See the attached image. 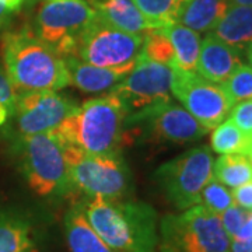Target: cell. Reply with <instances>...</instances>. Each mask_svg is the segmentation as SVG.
Returning <instances> with one entry per match:
<instances>
[{"label": "cell", "mask_w": 252, "mask_h": 252, "mask_svg": "<svg viewBox=\"0 0 252 252\" xmlns=\"http://www.w3.org/2000/svg\"><path fill=\"white\" fill-rule=\"evenodd\" d=\"M10 14H11V11L7 9L4 1L0 0V30L7 24V21L10 20Z\"/></svg>", "instance_id": "obj_32"}, {"label": "cell", "mask_w": 252, "mask_h": 252, "mask_svg": "<svg viewBox=\"0 0 252 252\" xmlns=\"http://www.w3.org/2000/svg\"><path fill=\"white\" fill-rule=\"evenodd\" d=\"M63 61L69 74V84L89 94L109 93L126 76L124 73L94 66L76 56L63 58Z\"/></svg>", "instance_id": "obj_16"}, {"label": "cell", "mask_w": 252, "mask_h": 252, "mask_svg": "<svg viewBox=\"0 0 252 252\" xmlns=\"http://www.w3.org/2000/svg\"><path fill=\"white\" fill-rule=\"evenodd\" d=\"M17 97V91L14 90L13 84L10 83L4 69L0 66V102L6 105L11 111V114L14 112Z\"/></svg>", "instance_id": "obj_30"}, {"label": "cell", "mask_w": 252, "mask_h": 252, "mask_svg": "<svg viewBox=\"0 0 252 252\" xmlns=\"http://www.w3.org/2000/svg\"><path fill=\"white\" fill-rule=\"evenodd\" d=\"M158 248L161 252H231L219 216L202 205L162 217Z\"/></svg>", "instance_id": "obj_5"}, {"label": "cell", "mask_w": 252, "mask_h": 252, "mask_svg": "<svg viewBox=\"0 0 252 252\" xmlns=\"http://www.w3.org/2000/svg\"><path fill=\"white\" fill-rule=\"evenodd\" d=\"M87 3L102 21L129 34L146 35L164 27L146 17L132 0H87Z\"/></svg>", "instance_id": "obj_15"}, {"label": "cell", "mask_w": 252, "mask_h": 252, "mask_svg": "<svg viewBox=\"0 0 252 252\" xmlns=\"http://www.w3.org/2000/svg\"><path fill=\"white\" fill-rule=\"evenodd\" d=\"M241 64V52L233 46L227 45L213 32H209L200 42L196 73L203 79L221 84Z\"/></svg>", "instance_id": "obj_14"}, {"label": "cell", "mask_w": 252, "mask_h": 252, "mask_svg": "<svg viewBox=\"0 0 252 252\" xmlns=\"http://www.w3.org/2000/svg\"><path fill=\"white\" fill-rule=\"evenodd\" d=\"M1 58L4 72L17 94L59 91L69 84L62 56L30 27L3 34Z\"/></svg>", "instance_id": "obj_2"}, {"label": "cell", "mask_w": 252, "mask_h": 252, "mask_svg": "<svg viewBox=\"0 0 252 252\" xmlns=\"http://www.w3.org/2000/svg\"><path fill=\"white\" fill-rule=\"evenodd\" d=\"M95 16L84 0H46L38 9L34 31L62 58L76 56L81 34Z\"/></svg>", "instance_id": "obj_10"}, {"label": "cell", "mask_w": 252, "mask_h": 252, "mask_svg": "<svg viewBox=\"0 0 252 252\" xmlns=\"http://www.w3.org/2000/svg\"><path fill=\"white\" fill-rule=\"evenodd\" d=\"M220 86L234 102V105L245 99H252V66L243 63Z\"/></svg>", "instance_id": "obj_26"}, {"label": "cell", "mask_w": 252, "mask_h": 252, "mask_svg": "<svg viewBox=\"0 0 252 252\" xmlns=\"http://www.w3.org/2000/svg\"><path fill=\"white\" fill-rule=\"evenodd\" d=\"M63 225L70 252H115L87 221L80 203L66 212Z\"/></svg>", "instance_id": "obj_17"}, {"label": "cell", "mask_w": 252, "mask_h": 252, "mask_svg": "<svg viewBox=\"0 0 252 252\" xmlns=\"http://www.w3.org/2000/svg\"><path fill=\"white\" fill-rule=\"evenodd\" d=\"M143 35L111 27L98 16L83 31L76 58L94 66L127 74L142 52Z\"/></svg>", "instance_id": "obj_9"}, {"label": "cell", "mask_w": 252, "mask_h": 252, "mask_svg": "<svg viewBox=\"0 0 252 252\" xmlns=\"http://www.w3.org/2000/svg\"><path fill=\"white\" fill-rule=\"evenodd\" d=\"M231 195L234 205L252 212V181L233 189Z\"/></svg>", "instance_id": "obj_31"}, {"label": "cell", "mask_w": 252, "mask_h": 252, "mask_svg": "<svg viewBox=\"0 0 252 252\" xmlns=\"http://www.w3.org/2000/svg\"><path fill=\"white\" fill-rule=\"evenodd\" d=\"M4 1V4L7 6V9L10 11H16L21 7V4H23V1L24 0H3Z\"/></svg>", "instance_id": "obj_34"}, {"label": "cell", "mask_w": 252, "mask_h": 252, "mask_svg": "<svg viewBox=\"0 0 252 252\" xmlns=\"http://www.w3.org/2000/svg\"><path fill=\"white\" fill-rule=\"evenodd\" d=\"M161 31L170 39L174 54V67L185 72H196L199 52H200V35L199 32L182 26L180 23H172L161 27Z\"/></svg>", "instance_id": "obj_21"}, {"label": "cell", "mask_w": 252, "mask_h": 252, "mask_svg": "<svg viewBox=\"0 0 252 252\" xmlns=\"http://www.w3.org/2000/svg\"><path fill=\"white\" fill-rule=\"evenodd\" d=\"M230 4H241V6H252V0H228Z\"/></svg>", "instance_id": "obj_35"}, {"label": "cell", "mask_w": 252, "mask_h": 252, "mask_svg": "<svg viewBox=\"0 0 252 252\" xmlns=\"http://www.w3.org/2000/svg\"><path fill=\"white\" fill-rule=\"evenodd\" d=\"M212 32L227 45L247 52L252 46V6L230 4Z\"/></svg>", "instance_id": "obj_18"}, {"label": "cell", "mask_w": 252, "mask_h": 252, "mask_svg": "<svg viewBox=\"0 0 252 252\" xmlns=\"http://www.w3.org/2000/svg\"><path fill=\"white\" fill-rule=\"evenodd\" d=\"M32 225L16 212L0 210V252H34Z\"/></svg>", "instance_id": "obj_20"}, {"label": "cell", "mask_w": 252, "mask_h": 252, "mask_svg": "<svg viewBox=\"0 0 252 252\" xmlns=\"http://www.w3.org/2000/svg\"><path fill=\"white\" fill-rule=\"evenodd\" d=\"M79 104L56 91L23 93L16 101L14 112L20 135L54 132Z\"/></svg>", "instance_id": "obj_13"}, {"label": "cell", "mask_w": 252, "mask_h": 252, "mask_svg": "<svg viewBox=\"0 0 252 252\" xmlns=\"http://www.w3.org/2000/svg\"><path fill=\"white\" fill-rule=\"evenodd\" d=\"M171 94L207 130L225 121L234 107L221 86L203 79L196 72L177 67H174Z\"/></svg>", "instance_id": "obj_11"}, {"label": "cell", "mask_w": 252, "mask_h": 252, "mask_svg": "<svg viewBox=\"0 0 252 252\" xmlns=\"http://www.w3.org/2000/svg\"><path fill=\"white\" fill-rule=\"evenodd\" d=\"M247 56H248V61L251 63L252 66V46L251 48H248V51H247Z\"/></svg>", "instance_id": "obj_36"}, {"label": "cell", "mask_w": 252, "mask_h": 252, "mask_svg": "<svg viewBox=\"0 0 252 252\" xmlns=\"http://www.w3.org/2000/svg\"><path fill=\"white\" fill-rule=\"evenodd\" d=\"M125 107L114 94L84 101L63 121L54 133L66 146L86 153H121L126 143Z\"/></svg>", "instance_id": "obj_3"}, {"label": "cell", "mask_w": 252, "mask_h": 252, "mask_svg": "<svg viewBox=\"0 0 252 252\" xmlns=\"http://www.w3.org/2000/svg\"><path fill=\"white\" fill-rule=\"evenodd\" d=\"M140 56L153 62L172 66L175 64V54L170 39L161 31V28L153 30L143 35V45Z\"/></svg>", "instance_id": "obj_25"}, {"label": "cell", "mask_w": 252, "mask_h": 252, "mask_svg": "<svg viewBox=\"0 0 252 252\" xmlns=\"http://www.w3.org/2000/svg\"><path fill=\"white\" fill-rule=\"evenodd\" d=\"M230 119L252 139V99L237 102L230 112Z\"/></svg>", "instance_id": "obj_29"}, {"label": "cell", "mask_w": 252, "mask_h": 252, "mask_svg": "<svg viewBox=\"0 0 252 252\" xmlns=\"http://www.w3.org/2000/svg\"><path fill=\"white\" fill-rule=\"evenodd\" d=\"M247 156L250 157V160L252 161V140H251V144H250V147H248V152H247Z\"/></svg>", "instance_id": "obj_37"}, {"label": "cell", "mask_w": 252, "mask_h": 252, "mask_svg": "<svg viewBox=\"0 0 252 252\" xmlns=\"http://www.w3.org/2000/svg\"><path fill=\"white\" fill-rule=\"evenodd\" d=\"M250 215H251L250 210H245L243 207L233 205L219 216L220 221H221V225L224 228L225 234L228 235V238H233V237L237 235V233L245 224V221L248 220Z\"/></svg>", "instance_id": "obj_28"}, {"label": "cell", "mask_w": 252, "mask_h": 252, "mask_svg": "<svg viewBox=\"0 0 252 252\" xmlns=\"http://www.w3.org/2000/svg\"><path fill=\"white\" fill-rule=\"evenodd\" d=\"M228 7V0H187L177 23L196 32H212Z\"/></svg>", "instance_id": "obj_19"}, {"label": "cell", "mask_w": 252, "mask_h": 252, "mask_svg": "<svg viewBox=\"0 0 252 252\" xmlns=\"http://www.w3.org/2000/svg\"><path fill=\"white\" fill-rule=\"evenodd\" d=\"M30 3H34V1H36V0H28Z\"/></svg>", "instance_id": "obj_38"}, {"label": "cell", "mask_w": 252, "mask_h": 252, "mask_svg": "<svg viewBox=\"0 0 252 252\" xmlns=\"http://www.w3.org/2000/svg\"><path fill=\"white\" fill-rule=\"evenodd\" d=\"M213 178L227 188H237L252 181V161L247 154H221L213 162Z\"/></svg>", "instance_id": "obj_22"}, {"label": "cell", "mask_w": 252, "mask_h": 252, "mask_svg": "<svg viewBox=\"0 0 252 252\" xmlns=\"http://www.w3.org/2000/svg\"><path fill=\"white\" fill-rule=\"evenodd\" d=\"M174 67L139 56L137 63L109 91L119 98L127 115L171 99Z\"/></svg>", "instance_id": "obj_12"}, {"label": "cell", "mask_w": 252, "mask_h": 252, "mask_svg": "<svg viewBox=\"0 0 252 252\" xmlns=\"http://www.w3.org/2000/svg\"><path fill=\"white\" fill-rule=\"evenodd\" d=\"M199 205L205 206L209 212L215 213L216 216H220L228 207L234 205V200L227 187L220 184L215 178H212L200 193Z\"/></svg>", "instance_id": "obj_27"}, {"label": "cell", "mask_w": 252, "mask_h": 252, "mask_svg": "<svg viewBox=\"0 0 252 252\" xmlns=\"http://www.w3.org/2000/svg\"><path fill=\"white\" fill-rule=\"evenodd\" d=\"M213 154L206 146L190 149L164 162L154 171V178L167 200L178 210L200 203V193L213 178Z\"/></svg>", "instance_id": "obj_7"}, {"label": "cell", "mask_w": 252, "mask_h": 252, "mask_svg": "<svg viewBox=\"0 0 252 252\" xmlns=\"http://www.w3.org/2000/svg\"><path fill=\"white\" fill-rule=\"evenodd\" d=\"M10 114H11V111H10L6 105H3L1 102H0V126L3 125V124H6V121L9 119Z\"/></svg>", "instance_id": "obj_33"}, {"label": "cell", "mask_w": 252, "mask_h": 252, "mask_svg": "<svg viewBox=\"0 0 252 252\" xmlns=\"http://www.w3.org/2000/svg\"><path fill=\"white\" fill-rule=\"evenodd\" d=\"M63 147L73 187L89 198L121 200L130 193L132 175L121 153L91 154L73 146Z\"/></svg>", "instance_id": "obj_6"}, {"label": "cell", "mask_w": 252, "mask_h": 252, "mask_svg": "<svg viewBox=\"0 0 252 252\" xmlns=\"http://www.w3.org/2000/svg\"><path fill=\"white\" fill-rule=\"evenodd\" d=\"M251 140V137L245 135L228 118L215 127L210 136V146L212 150L219 154H247Z\"/></svg>", "instance_id": "obj_23"}, {"label": "cell", "mask_w": 252, "mask_h": 252, "mask_svg": "<svg viewBox=\"0 0 252 252\" xmlns=\"http://www.w3.org/2000/svg\"><path fill=\"white\" fill-rule=\"evenodd\" d=\"M16 152L28 187L38 196H63L74 189L64 147L54 132L21 135Z\"/></svg>", "instance_id": "obj_4"}, {"label": "cell", "mask_w": 252, "mask_h": 252, "mask_svg": "<svg viewBox=\"0 0 252 252\" xmlns=\"http://www.w3.org/2000/svg\"><path fill=\"white\" fill-rule=\"evenodd\" d=\"M80 206L91 227L115 252H156L158 216L150 205L94 196Z\"/></svg>", "instance_id": "obj_1"}, {"label": "cell", "mask_w": 252, "mask_h": 252, "mask_svg": "<svg viewBox=\"0 0 252 252\" xmlns=\"http://www.w3.org/2000/svg\"><path fill=\"white\" fill-rule=\"evenodd\" d=\"M147 18L161 26L178 21L182 6L187 0H132Z\"/></svg>", "instance_id": "obj_24"}, {"label": "cell", "mask_w": 252, "mask_h": 252, "mask_svg": "<svg viewBox=\"0 0 252 252\" xmlns=\"http://www.w3.org/2000/svg\"><path fill=\"white\" fill-rule=\"evenodd\" d=\"M125 125L126 140L143 136L147 142L154 143H192L209 132L172 99L157 102L127 115Z\"/></svg>", "instance_id": "obj_8"}]
</instances>
